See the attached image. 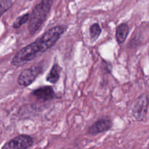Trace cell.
<instances>
[{"label": "cell", "mask_w": 149, "mask_h": 149, "mask_svg": "<svg viewBox=\"0 0 149 149\" xmlns=\"http://www.w3.org/2000/svg\"><path fill=\"white\" fill-rule=\"evenodd\" d=\"M130 32V27L127 23H122L118 25L116 29V39L119 45L125 42Z\"/></svg>", "instance_id": "obj_8"}, {"label": "cell", "mask_w": 149, "mask_h": 149, "mask_svg": "<svg viewBox=\"0 0 149 149\" xmlns=\"http://www.w3.org/2000/svg\"><path fill=\"white\" fill-rule=\"evenodd\" d=\"M54 0H41L33 7L29 20L28 30L31 35H34L43 26L50 13Z\"/></svg>", "instance_id": "obj_2"}, {"label": "cell", "mask_w": 149, "mask_h": 149, "mask_svg": "<svg viewBox=\"0 0 149 149\" xmlns=\"http://www.w3.org/2000/svg\"><path fill=\"white\" fill-rule=\"evenodd\" d=\"M113 126L112 120L108 116L100 118L93 124L88 129V133L92 135H98L109 131Z\"/></svg>", "instance_id": "obj_6"}, {"label": "cell", "mask_w": 149, "mask_h": 149, "mask_svg": "<svg viewBox=\"0 0 149 149\" xmlns=\"http://www.w3.org/2000/svg\"><path fill=\"white\" fill-rule=\"evenodd\" d=\"M13 0H0V18L12 7Z\"/></svg>", "instance_id": "obj_12"}, {"label": "cell", "mask_w": 149, "mask_h": 149, "mask_svg": "<svg viewBox=\"0 0 149 149\" xmlns=\"http://www.w3.org/2000/svg\"><path fill=\"white\" fill-rule=\"evenodd\" d=\"M148 109V97L146 94L138 97L132 106V116L138 122H143L146 119Z\"/></svg>", "instance_id": "obj_4"}, {"label": "cell", "mask_w": 149, "mask_h": 149, "mask_svg": "<svg viewBox=\"0 0 149 149\" xmlns=\"http://www.w3.org/2000/svg\"><path fill=\"white\" fill-rule=\"evenodd\" d=\"M62 68L58 63H55L46 77V80L51 84H56L61 77Z\"/></svg>", "instance_id": "obj_9"}, {"label": "cell", "mask_w": 149, "mask_h": 149, "mask_svg": "<svg viewBox=\"0 0 149 149\" xmlns=\"http://www.w3.org/2000/svg\"><path fill=\"white\" fill-rule=\"evenodd\" d=\"M89 32H90V36L92 42H95L101 34L102 29L98 23H95L93 25H91Z\"/></svg>", "instance_id": "obj_10"}, {"label": "cell", "mask_w": 149, "mask_h": 149, "mask_svg": "<svg viewBox=\"0 0 149 149\" xmlns=\"http://www.w3.org/2000/svg\"><path fill=\"white\" fill-rule=\"evenodd\" d=\"M103 63H102V65H103V69L105 70L107 73H111L112 71V65L109 62L107 61H103Z\"/></svg>", "instance_id": "obj_13"}, {"label": "cell", "mask_w": 149, "mask_h": 149, "mask_svg": "<svg viewBox=\"0 0 149 149\" xmlns=\"http://www.w3.org/2000/svg\"><path fill=\"white\" fill-rule=\"evenodd\" d=\"M45 70V63L40 62L23 70L17 78V84L23 87H29Z\"/></svg>", "instance_id": "obj_3"}, {"label": "cell", "mask_w": 149, "mask_h": 149, "mask_svg": "<svg viewBox=\"0 0 149 149\" xmlns=\"http://www.w3.org/2000/svg\"><path fill=\"white\" fill-rule=\"evenodd\" d=\"M31 95L39 100L49 101L55 97V93L51 86H43L36 88L31 92Z\"/></svg>", "instance_id": "obj_7"}, {"label": "cell", "mask_w": 149, "mask_h": 149, "mask_svg": "<svg viewBox=\"0 0 149 149\" xmlns=\"http://www.w3.org/2000/svg\"><path fill=\"white\" fill-rule=\"evenodd\" d=\"M66 29V26L58 25L48 29L34 42L21 48L13 57L12 65L21 66L46 52L58 42Z\"/></svg>", "instance_id": "obj_1"}, {"label": "cell", "mask_w": 149, "mask_h": 149, "mask_svg": "<svg viewBox=\"0 0 149 149\" xmlns=\"http://www.w3.org/2000/svg\"><path fill=\"white\" fill-rule=\"evenodd\" d=\"M29 17H30V13H25V14L19 16L17 18L15 19V22L13 24V28L15 29H17L22 26L23 25H24L25 23H26L27 22H29Z\"/></svg>", "instance_id": "obj_11"}, {"label": "cell", "mask_w": 149, "mask_h": 149, "mask_svg": "<svg viewBox=\"0 0 149 149\" xmlns=\"http://www.w3.org/2000/svg\"><path fill=\"white\" fill-rule=\"evenodd\" d=\"M33 144V139L28 135H20L9 141L1 149H27Z\"/></svg>", "instance_id": "obj_5"}]
</instances>
